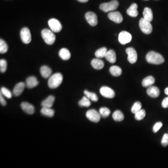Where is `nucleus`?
<instances>
[{"instance_id": "nucleus-7", "label": "nucleus", "mask_w": 168, "mask_h": 168, "mask_svg": "<svg viewBox=\"0 0 168 168\" xmlns=\"http://www.w3.org/2000/svg\"><path fill=\"white\" fill-rule=\"evenodd\" d=\"M20 37L22 42L25 44H29L31 41V35L29 29L25 27L20 31Z\"/></svg>"}, {"instance_id": "nucleus-40", "label": "nucleus", "mask_w": 168, "mask_h": 168, "mask_svg": "<svg viewBox=\"0 0 168 168\" xmlns=\"http://www.w3.org/2000/svg\"><path fill=\"white\" fill-rule=\"evenodd\" d=\"M161 106L163 108H166L168 107V97L165 98L161 103Z\"/></svg>"}, {"instance_id": "nucleus-1", "label": "nucleus", "mask_w": 168, "mask_h": 168, "mask_svg": "<svg viewBox=\"0 0 168 168\" xmlns=\"http://www.w3.org/2000/svg\"><path fill=\"white\" fill-rule=\"evenodd\" d=\"M146 59L149 64L154 65H160L164 62V58L161 55L153 51L148 53Z\"/></svg>"}, {"instance_id": "nucleus-26", "label": "nucleus", "mask_w": 168, "mask_h": 168, "mask_svg": "<svg viewBox=\"0 0 168 168\" xmlns=\"http://www.w3.org/2000/svg\"><path fill=\"white\" fill-rule=\"evenodd\" d=\"M42 115L48 117H52L54 116L55 112L53 109L49 107H43L41 110Z\"/></svg>"}, {"instance_id": "nucleus-28", "label": "nucleus", "mask_w": 168, "mask_h": 168, "mask_svg": "<svg viewBox=\"0 0 168 168\" xmlns=\"http://www.w3.org/2000/svg\"><path fill=\"white\" fill-rule=\"evenodd\" d=\"M107 49L106 47H102L97 50L95 53V55L97 58H103L105 57L106 55L107 52Z\"/></svg>"}, {"instance_id": "nucleus-24", "label": "nucleus", "mask_w": 168, "mask_h": 168, "mask_svg": "<svg viewBox=\"0 0 168 168\" xmlns=\"http://www.w3.org/2000/svg\"><path fill=\"white\" fill-rule=\"evenodd\" d=\"M54 102L55 97L53 96L50 95L42 102L41 106L42 107L51 108L52 107Z\"/></svg>"}, {"instance_id": "nucleus-19", "label": "nucleus", "mask_w": 168, "mask_h": 168, "mask_svg": "<svg viewBox=\"0 0 168 168\" xmlns=\"http://www.w3.org/2000/svg\"><path fill=\"white\" fill-rule=\"evenodd\" d=\"M41 75L44 79H48L51 77L52 73V70L50 67L46 66H43L41 67Z\"/></svg>"}, {"instance_id": "nucleus-2", "label": "nucleus", "mask_w": 168, "mask_h": 168, "mask_svg": "<svg viewBox=\"0 0 168 168\" xmlns=\"http://www.w3.org/2000/svg\"><path fill=\"white\" fill-rule=\"evenodd\" d=\"M63 75L60 73H56L51 75L48 81V85L51 89L58 88L63 81Z\"/></svg>"}, {"instance_id": "nucleus-30", "label": "nucleus", "mask_w": 168, "mask_h": 168, "mask_svg": "<svg viewBox=\"0 0 168 168\" xmlns=\"http://www.w3.org/2000/svg\"><path fill=\"white\" fill-rule=\"evenodd\" d=\"M79 105L81 107H88L90 106L91 105L90 99H89L87 96H84L82 99L79 102Z\"/></svg>"}, {"instance_id": "nucleus-21", "label": "nucleus", "mask_w": 168, "mask_h": 168, "mask_svg": "<svg viewBox=\"0 0 168 168\" xmlns=\"http://www.w3.org/2000/svg\"><path fill=\"white\" fill-rule=\"evenodd\" d=\"M105 57L107 61L112 64L116 63V52L113 50L107 51Z\"/></svg>"}, {"instance_id": "nucleus-41", "label": "nucleus", "mask_w": 168, "mask_h": 168, "mask_svg": "<svg viewBox=\"0 0 168 168\" xmlns=\"http://www.w3.org/2000/svg\"><path fill=\"white\" fill-rule=\"evenodd\" d=\"M0 102H1V104L3 106H5L7 105L6 101H5V99L3 98V95L1 93L0 94Z\"/></svg>"}, {"instance_id": "nucleus-25", "label": "nucleus", "mask_w": 168, "mask_h": 168, "mask_svg": "<svg viewBox=\"0 0 168 168\" xmlns=\"http://www.w3.org/2000/svg\"><path fill=\"white\" fill-rule=\"evenodd\" d=\"M59 57L64 60H68L70 58V51L66 48H62L59 52Z\"/></svg>"}, {"instance_id": "nucleus-37", "label": "nucleus", "mask_w": 168, "mask_h": 168, "mask_svg": "<svg viewBox=\"0 0 168 168\" xmlns=\"http://www.w3.org/2000/svg\"><path fill=\"white\" fill-rule=\"evenodd\" d=\"M7 63L5 59H1L0 60V71L2 73H4L7 70Z\"/></svg>"}, {"instance_id": "nucleus-39", "label": "nucleus", "mask_w": 168, "mask_h": 168, "mask_svg": "<svg viewBox=\"0 0 168 168\" xmlns=\"http://www.w3.org/2000/svg\"><path fill=\"white\" fill-rule=\"evenodd\" d=\"M162 126V123L161 122H157L153 127V131L154 133H156L160 129Z\"/></svg>"}, {"instance_id": "nucleus-8", "label": "nucleus", "mask_w": 168, "mask_h": 168, "mask_svg": "<svg viewBox=\"0 0 168 168\" xmlns=\"http://www.w3.org/2000/svg\"><path fill=\"white\" fill-rule=\"evenodd\" d=\"M48 25L53 32L58 33L62 30V25L57 19L55 18L50 19L48 21Z\"/></svg>"}, {"instance_id": "nucleus-34", "label": "nucleus", "mask_w": 168, "mask_h": 168, "mask_svg": "<svg viewBox=\"0 0 168 168\" xmlns=\"http://www.w3.org/2000/svg\"><path fill=\"white\" fill-rule=\"evenodd\" d=\"M146 116L145 111L143 109H140L135 114V119L137 120H141L144 118Z\"/></svg>"}, {"instance_id": "nucleus-13", "label": "nucleus", "mask_w": 168, "mask_h": 168, "mask_svg": "<svg viewBox=\"0 0 168 168\" xmlns=\"http://www.w3.org/2000/svg\"><path fill=\"white\" fill-rule=\"evenodd\" d=\"M108 17L110 20L116 24H120L123 21V17L120 12L118 11L109 13L108 14Z\"/></svg>"}, {"instance_id": "nucleus-5", "label": "nucleus", "mask_w": 168, "mask_h": 168, "mask_svg": "<svg viewBox=\"0 0 168 168\" xmlns=\"http://www.w3.org/2000/svg\"><path fill=\"white\" fill-rule=\"evenodd\" d=\"M139 27L141 31L146 35L150 34L153 30V28L150 22L147 21L144 18L140 19L139 21Z\"/></svg>"}, {"instance_id": "nucleus-35", "label": "nucleus", "mask_w": 168, "mask_h": 168, "mask_svg": "<svg viewBox=\"0 0 168 168\" xmlns=\"http://www.w3.org/2000/svg\"><path fill=\"white\" fill-rule=\"evenodd\" d=\"M1 93L2 94L3 96L8 99H11L12 97V93L7 88H1Z\"/></svg>"}, {"instance_id": "nucleus-17", "label": "nucleus", "mask_w": 168, "mask_h": 168, "mask_svg": "<svg viewBox=\"0 0 168 168\" xmlns=\"http://www.w3.org/2000/svg\"><path fill=\"white\" fill-rule=\"evenodd\" d=\"M147 93L151 98H156L159 96L160 92L157 87L152 86L148 89Z\"/></svg>"}, {"instance_id": "nucleus-14", "label": "nucleus", "mask_w": 168, "mask_h": 168, "mask_svg": "<svg viewBox=\"0 0 168 168\" xmlns=\"http://www.w3.org/2000/svg\"><path fill=\"white\" fill-rule=\"evenodd\" d=\"M22 110L28 115H33L35 113V108L34 106L30 103L26 102L22 103L21 105Z\"/></svg>"}, {"instance_id": "nucleus-31", "label": "nucleus", "mask_w": 168, "mask_h": 168, "mask_svg": "<svg viewBox=\"0 0 168 168\" xmlns=\"http://www.w3.org/2000/svg\"><path fill=\"white\" fill-rule=\"evenodd\" d=\"M84 93L85 94V96H87L91 101L94 102H98V96L94 93L90 92L88 91L85 90L84 92Z\"/></svg>"}, {"instance_id": "nucleus-42", "label": "nucleus", "mask_w": 168, "mask_h": 168, "mask_svg": "<svg viewBox=\"0 0 168 168\" xmlns=\"http://www.w3.org/2000/svg\"><path fill=\"white\" fill-rule=\"evenodd\" d=\"M79 2H82V3H85L88 2L89 0H77Z\"/></svg>"}, {"instance_id": "nucleus-9", "label": "nucleus", "mask_w": 168, "mask_h": 168, "mask_svg": "<svg viewBox=\"0 0 168 168\" xmlns=\"http://www.w3.org/2000/svg\"><path fill=\"white\" fill-rule=\"evenodd\" d=\"M118 40L121 44H127L130 42L132 40V36L129 32L126 31H121L118 36Z\"/></svg>"}, {"instance_id": "nucleus-43", "label": "nucleus", "mask_w": 168, "mask_h": 168, "mask_svg": "<svg viewBox=\"0 0 168 168\" xmlns=\"http://www.w3.org/2000/svg\"><path fill=\"white\" fill-rule=\"evenodd\" d=\"M164 93L166 95H168V88H166L165 90H164Z\"/></svg>"}, {"instance_id": "nucleus-12", "label": "nucleus", "mask_w": 168, "mask_h": 168, "mask_svg": "<svg viewBox=\"0 0 168 168\" xmlns=\"http://www.w3.org/2000/svg\"><path fill=\"white\" fill-rule=\"evenodd\" d=\"M100 91L102 96L105 98L112 99L114 98L116 95L115 91L109 87H102L100 89Z\"/></svg>"}, {"instance_id": "nucleus-29", "label": "nucleus", "mask_w": 168, "mask_h": 168, "mask_svg": "<svg viewBox=\"0 0 168 168\" xmlns=\"http://www.w3.org/2000/svg\"><path fill=\"white\" fill-rule=\"evenodd\" d=\"M113 119L116 121H121L124 120V116L123 113L120 111V110H116L113 113L112 115Z\"/></svg>"}, {"instance_id": "nucleus-6", "label": "nucleus", "mask_w": 168, "mask_h": 168, "mask_svg": "<svg viewBox=\"0 0 168 168\" xmlns=\"http://www.w3.org/2000/svg\"><path fill=\"white\" fill-rule=\"evenodd\" d=\"M86 116L88 119L91 121L95 123L100 121L101 118V116L100 113L96 111L95 109H91L87 111L86 113Z\"/></svg>"}, {"instance_id": "nucleus-22", "label": "nucleus", "mask_w": 168, "mask_h": 168, "mask_svg": "<svg viewBox=\"0 0 168 168\" xmlns=\"http://www.w3.org/2000/svg\"><path fill=\"white\" fill-rule=\"evenodd\" d=\"M155 82V79L153 76H148L143 79L142 81V86L144 88H149L152 86Z\"/></svg>"}, {"instance_id": "nucleus-15", "label": "nucleus", "mask_w": 168, "mask_h": 168, "mask_svg": "<svg viewBox=\"0 0 168 168\" xmlns=\"http://www.w3.org/2000/svg\"><path fill=\"white\" fill-rule=\"evenodd\" d=\"M39 82L36 77L34 76H30L27 79L26 81V87L28 89H31L35 88L38 86Z\"/></svg>"}, {"instance_id": "nucleus-32", "label": "nucleus", "mask_w": 168, "mask_h": 168, "mask_svg": "<svg viewBox=\"0 0 168 168\" xmlns=\"http://www.w3.org/2000/svg\"><path fill=\"white\" fill-rule=\"evenodd\" d=\"M8 50V45L5 41L2 39H0V53L4 54L7 52Z\"/></svg>"}, {"instance_id": "nucleus-27", "label": "nucleus", "mask_w": 168, "mask_h": 168, "mask_svg": "<svg viewBox=\"0 0 168 168\" xmlns=\"http://www.w3.org/2000/svg\"><path fill=\"white\" fill-rule=\"evenodd\" d=\"M109 71L112 76L114 77H118L122 73V70L118 66H111L109 69Z\"/></svg>"}, {"instance_id": "nucleus-23", "label": "nucleus", "mask_w": 168, "mask_h": 168, "mask_svg": "<svg viewBox=\"0 0 168 168\" xmlns=\"http://www.w3.org/2000/svg\"><path fill=\"white\" fill-rule=\"evenodd\" d=\"M143 18L148 22H152L153 19V12L152 10L148 7H146L143 12Z\"/></svg>"}, {"instance_id": "nucleus-33", "label": "nucleus", "mask_w": 168, "mask_h": 168, "mask_svg": "<svg viewBox=\"0 0 168 168\" xmlns=\"http://www.w3.org/2000/svg\"><path fill=\"white\" fill-rule=\"evenodd\" d=\"M99 113L101 115V117L105 118L110 116L111 112H110V110L107 107H104L100 108Z\"/></svg>"}, {"instance_id": "nucleus-16", "label": "nucleus", "mask_w": 168, "mask_h": 168, "mask_svg": "<svg viewBox=\"0 0 168 168\" xmlns=\"http://www.w3.org/2000/svg\"><path fill=\"white\" fill-rule=\"evenodd\" d=\"M26 84L24 82H19L17 83L14 88L13 93L15 96H19L23 93L25 88Z\"/></svg>"}, {"instance_id": "nucleus-11", "label": "nucleus", "mask_w": 168, "mask_h": 168, "mask_svg": "<svg viewBox=\"0 0 168 168\" xmlns=\"http://www.w3.org/2000/svg\"><path fill=\"white\" fill-rule=\"evenodd\" d=\"M87 22L92 26H95L98 24V18L96 14L93 12H88L85 15Z\"/></svg>"}, {"instance_id": "nucleus-18", "label": "nucleus", "mask_w": 168, "mask_h": 168, "mask_svg": "<svg viewBox=\"0 0 168 168\" xmlns=\"http://www.w3.org/2000/svg\"><path fill=\"white\" fill-rule=\"evenodd\" d=\"M138 5L136 3H133L129 8L127 10V13L131 17H135L138 16V11H137Z\"/></svg>"}, {"instance_id": "nucleus-38", "label": "nucleus", "mask_w": 168, "mask_h": 168, "mask_svg": "<svg viewBox=\"0 0 168 168\" xmlns=\"http://www.w3.org/2000/svg\"><path fill=\"white\" fill-rule=\"evenodd\" d=\"M161 144L163 147H166L168 145V134H165L162 137L161 141Z\"/></svg>"}, {"instance_id": "nucleus-10", "label": "nucleus", "mask_w": 168, "mask_h": 168, "mask_svg": "<svg viewBox=\"0 0 168 168\" xmlns=\"http://www.w3.org/2000/svg\"><path fill=\"white\" fill-rule=\"evenodd\" d=\"M126 52L128 54V60L131 64H134L137 60V53L134 48L129 47L126 50Z\"/></svg>"}, {"instance_id": "nucleus-4", "label": "nucleus", "mask_w": 168, "mask_h": 168, "mask_svg": "<svg viewBox=\"0 0 168 168\" xmlns=\"http://www.w3.org/2000/svg\"><path fill=\"white\" fill-rule=\"evenodd\" d=\"M119 5V4L117 0H113L110 2L101 4L100 6V9L105 13L113 11L118 8Z\"/></svg>"}, {"instance_id": "nucleus-3", "label": "nucleus", "mask_w": 168, "mask_h": 168, "mask_svg": "<svg viewBox=\"0 0 168 168\" xmlns=\"http://www.w3.org/2000/svg\"><path fill=\"white\" fill-rule=\"evenodd\" d=\"M52 30L45 29L42 31L41 35L45 43L48 45H52L54 43L56 40V37Z\"/></svg>"}, {"instance_id": "nucleus-20", "label": "nucleus", "mask_w": 168, "mask_h": 168, "mask_svg": "<svg viewBox=\"0 0 168 168\" xmlns=\"http://www.w3.org/2000/svg\"><path fill=\"white\" fill-rule=\"evenodd\" d=\"M91 65L93 68L96 70H101L104 67V63L102 60L99 58L93 59L91 61Z\"/></svg>"}, {"instance_id": "nucleus-36", "label": "nucleus", "mask_w": 168, "mask_h": 168, "mask_svg": "<svg viewBox=\"0 0 168 168\" xmlns=\"http://www.w3.org/2000/svg\"><path fill=\"white\" fill-rule=\"evenodd\" d=\"M142 108V104L140 102H136L134 103L131 108V112L133 114H135L136 112L141 109Z\"/></svg>"}]
</instances>
